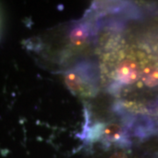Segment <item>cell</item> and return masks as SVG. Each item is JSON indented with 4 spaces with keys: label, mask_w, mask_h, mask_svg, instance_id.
Instances as JSON below:
<instances>
[{
    "label": "cell",
    "mask_w": 158,
    "mask_h": 158,
    "mask_svg": "<svg viewBox=\"0 0 158 158\" xmlns=\"http://www.w3.org/2000/svg\"><path fill=\"white\" fill-rule=\"evenodd\" d=\"M140 69L135 61L125 59L119 62L116 69V77L123 85L134 84L139 77Z\"/></svg>",
    "instance_id": "obj_1"
},
{
    "label": "cell",
    "mask_w": 158,
    "mask_h": 158,
    "mask_svg": "<svg viewBox=\"0 0 158 158\" xmlns=\"http://www.w3.org/2000/svg\"><path fill=\"white\" fill-rule=\"evenodd\" d=\"M90 36V28L89 25L80 23L75 25L69 34V40L74 48H82L87 43Z\"/></svg>",
    "instance_id": "obj_2"
},
{
    "label": "cell",
    "mask_w": 158,
    "mask_h": 158,
    "mask_svg": "<svg viewBox=\"0 0 158 158\" xmlns=\"http://www.w3.org/2000/svg\"><path fill=\"white\" fill-rule=\"evenodd\" d=\"M64 78L66 85L72 92L79 95H85L89 93L88 90L85 88L86 85H85L84 79L77 71H73V70L69 71L66 73Z\"/></svg>",
    "instance_id": "obj_3"
},
{
    "label": "cell",
    "mask_w": 158,
    "mask_h": 158,
    "mask_svg": "<svg viewBox=\"0 0 158 158\" xmlns=\"http://www.w3.org/2000/svg\"><path fill=\"white\" fill-rule=\"evenodd\" d=\"M103 138L107 142L121 141L124 138V130L118 124H107L103 130Z\"/></svg>",
    "instance_id": "obj_4"
},
{
    "label": "cell",
    "mask_w": 158,
    "mask_h": 158,
    "mask_svg": "<svg viewBox=\"0 0 158 158\" xmlns=\"http://www.w3.org/2000/svg\"><path fill=\"white\" fill-rule=\"evenodd\" d=\"M141 79L148 87H155L158 85V68L147 66L141 71Z\"/></svg>",
    "instance_id": "obj_5"
},
{
    "label": "cell",
    "mask_w": 158,
    "mask_h": 158,
    "mask_svg": "<svg viewBox=\"0 0 158 158\" xmlns=\"http://www.w3.org/2000/svg\"><path fill=\"white\" fill-rule=\"evenodd\" d=\"M109 158H128V156L123 152H116L113 154Z\"/></svg>",
    "instance_id": "obj_6"
}]
</instances>
